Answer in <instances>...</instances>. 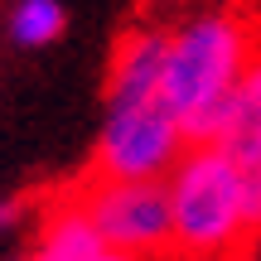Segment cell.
Segmentation results:
<instances>
[{
    "label": "cell",
    "instance_id": "obj_3",
    "mask_svg": "<svg viewBox=\"0 0 261 261\" xmlns=\"http://www.w3.org/2000/svg\"><path fill=\"white\" fill-rule=\"evenodd\" d=\"M97 237L130 256H174V218H169L165 179H87L77 194Z\"/></svg>",
    "mask_w": 261,
    "mask_h": 261
},
{
    "label": "cell",
    "instance_id": "obj_6",
    "mask_svg": "<svg viewBox=\"0 0 261 261\" xmlns=\"http://www.w3.org/2000/svg\"><path fill=\"white\" fill-rule=\"evenodd\" d=\"M165 44L169 34L160 29H130L112 58V87H107V107H136L160 97V73H165Z\"/></svg>",
    "mask_w": 261,
    "mask_h": 261
},
{
    "label": "cell",
    "instance_id": "obj_2",
    "mask_svg": "<svg viewBox=\"0 0 261 261\" xmlns=\"http://www.w3.org/2000/svg\"><path fill=\"white\" fill-rule=\"evenodd\" d=\"M252 58V34L232 15H198L179 24L165 44V73H160V102L184 121L198 107L227 97L242 83Z\"/></svg>",
    "mask_w": 261,
    "mask_h": 261
},
{
    "label": "cell",
    "instance_id": "obj_9",
    "mask_svg": "<svg viewBox=\"0 0 261 261\" xmlns=\"http://www.w3.org/2000/svg\"><path fill=\"white\" fill-rule=\"evenodd\" d=\"M15 223H19V203L15 198H0V232H10Z\"/></svg>",
    "mask_w": 261,
    "mask_h": 261
},
{
    "label": "cell",
    "instance_id": "obj_8",
    "mask_svg": "<svg viewBox=\"0 0 261 261\" xmlns=\"http://www.w3.org/2000/svg\"><path fill=\"white\" fill-rule=\"evenodd\" d=\"M68 15L58 0H19L15 10H10V39H15L19 48H44L54 44L58 34H63Z\"/></svg>",
    "mask_w": 261,
    "mask_h": 261
},
{
    "label": "cell",
    "instance_id": "obj_11",
    "mask_svg": "<svg viewBox=\"0 0 261 261\" xmlns=\"http://www.w3.org/2000/svg\"><path fill=\"white\" fill-rule=\"evenodd\" d=\"M169 261H237V256H184V252H174Z\"/></svg>",
    "mask_w": 261,
    "mask_h": 261
},
{
    "label": "cell",
    "instance_id": "obj_10",
    "mask_svg": "<svg viewBox=\"0 0 261 261\" xmlns=\"http://www.w3.org/2000/svg\"><path fill=\"white\" fill-rule=\"evenodd\" d=\"M92 261H145V256H130V252H116V247H102Z\"/></svg>",
    "mask_w": 261,
    "mask_h": 261
},
{
    "label": "cell",
    "instance_id": "obj_7",
    "mask_svg": "<svg viewBox=\"0 0 261 261\" xmlns=\"http://www.w3.org/2000/svg\"><path fill=\"white\" fill-rule=\"evenodd\" d=\"M102 247L107 242L97 237L87 208L73 198V203L54 208V218H48V227H44V237H39V247H34L29 261H92Z\"/></svg>",
    "mask_w": 261,
    "mask_h": 261
},
{
    "label": "cell",
    "instance_id": "obj_5",
    "mask_svg": "<svg viewBox=\"0 0 261 261\" xmlns=\"http://www.w3.org/2000/svg\"><path fill=\"white\" fill-rule=\"evenodd\" d=\"M223 150L237 160L242 169V189H247V218L252 227H261V48H252L237 83V107H232V126L223 136Z\"/></svg>",
    "mask_w": 261,
    "mask_h": 261
},
{
    "label": "cell",
    "instance_id": "obj_1",
    "mask_svg": "<svg viewBox=\"0 0 261 261\" xmlns=\"http://www.w3.org/2000/svg\"><path fill=\"white\" fill-rule=\"evenodd\" d=\"M174 252L184 256H237L252 232L242 169L223 145H189L165 179Z\"/></svg>",
    "mask_w": 261,
    "mask_h": 261
},
{
    "label": "cell",
    "instance_id": "obj_4",
    "mask_svg": "<svg viewBox=\"0 0 261 261\" xmlns=\"http://www.w3.org/2000/svg\"><path fill=\"white\" fill-rule=\"evenodd\" d=\"M184 150H189L184 126L160 97L136 107H107L92 174L97 179H165Z\"/></svg>",
    "mask_w": 261,
    "mask_h": 261
}]
</instances>
